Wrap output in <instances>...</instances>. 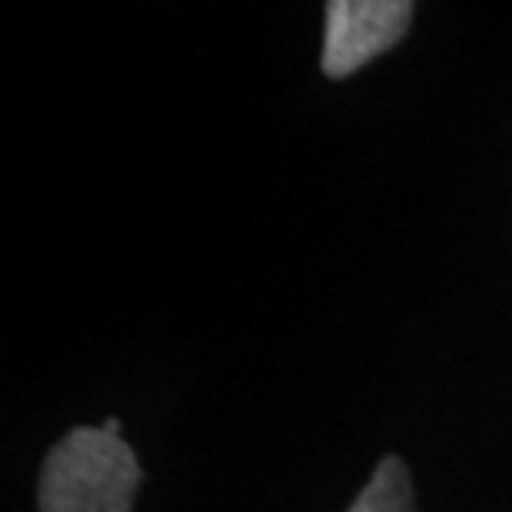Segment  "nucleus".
Wrapping results in <instances>:
<instances>
[{
    "label": "nucleus",
    "instance_id": "nucleus-3",
    "mask_svg": "<svg viewBox=\"0 0 512 512\" xmlns=\"http://www.w3.org/2000/svg\"><path fill=\"white\" fill-rule=\"evenodd\" d=\"M346 512H413V486L403 459L386 456Z\"/></svg>",
    "mask_w": 512,
    "mask_h": 512
},
{
    "label": "nucleus",
    "instance_id": "nucleus-2",
    "mask_svg": "<svg viewBox=\"0 0 512 512\" xmlns=\"http://www.w3.org/2000/svg\"><path fill=\"white\" fill-rule=\"evenodd\" d=\"M413 4L406 0H333L326 4L323 74L343 80L403 40Z\"/></svg>",
    "mask_w": 512,
    "mask_h": 512
},
{
    "label": "nucleus",
    "instance_id": "nucleus-4",
    "mask_svg": "<svg viewBox=\"0 0 512 512\" xmlns=\"http://www.w3.org/2000/svg\"><path fill=\"white\" fill-rule=\"evenodd\" d=\"M100 429H107V433H114V436H120V419H107V423H104V426H100Z\"/></svg>",
    "mask_w": 512,
    "mask_h": 512
},
{
    "label": "nucleus",
    "instance_id": "nucleus-1",
    "mask_svg": "<svg viewBox=\"0 0 512 512\" xmlns=\"http://www.w3.org/2000/svg\"><path fill=\"white\" fill-rule=\"evenodd\" d=\"M140 486L133 449L107 429H74L40 469V512H130Z\"/></svg>",
    "mask_w": 512,
    "mask_h": 512
}]
</instances>
